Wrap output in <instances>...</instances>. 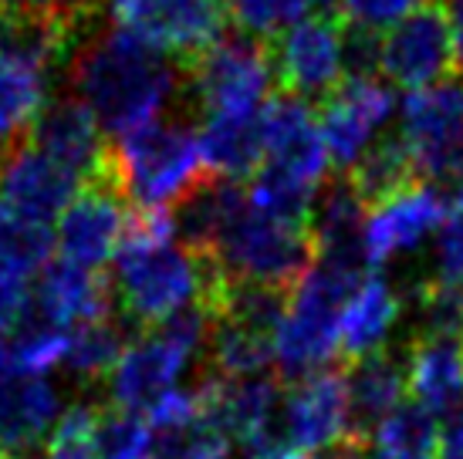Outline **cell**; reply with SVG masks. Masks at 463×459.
Returning a JSON list of instances; mask_svg holds the SVG:
<instances>
[{
	"label": "cell",
	"instance_id": "obj_16",
	"mask_svg": "<svg viewBox=\"0 0 463 459\" xmlns=\"http://www.w3.org/2000/svg\"><path fill=\"white\" fill-rule=\"evenodd\" d=\"M453 192H443L430 183H416L399 196L379 203L365 220V254L369 267L379 270L402 254H416L433 233H439L450 213Z\"/></svg>",
	"mask_w": 463,
	"mask_h": 459
},
{
	"label": "cell",
	"instance_id": "obj_5",
	"mask_svg": "<svg viewBox=\"0 0 463 459\" xmlns=\"http://www.w3.org/2000/svg\"><path fill=\"white\" fill-rule=\"evenodd\" d=\"M210 260L227 281L295 291L315 260V247L308 227L260 213L247 200L244 210L223 227Z\"/></svg>",
	"mask_w": 463,
	"mask_h": 459
},
{
	"label": "cell",
	"instance_id": "obj_14",
	"mask_svg": "<svg viewBox=\"0 0 463 459\" xmlns=\"http://www.w3.org/2000/svg\"><path fill=\"white\" fill-rule=\"evenodd\" d=\"M126 200L109 183H91L81 186L71 206H68L58 227H54V240L61 247V257L89 270H105L112 264L126 243L129 233V217L126 213Z\"/></svg>",
	"mask_w": 463,
	"mask_h": 459
},
{
	"label": "cell",
	"instance_id": "obj_2",
	"mask_svg": "<svg viewBox=\"0 0 463 459\" xmlns=\"http://www.w3.org/2000/svg\"><path fill=\"white\" fill-rule=\"evenodd\" d=\"M220 284V270L210 257L186 250L176 237V220L169 213H136L116 257L112 291L126 321L153 332L180 311L206 304Z\"/></svg>",
	"mask_w": 463,
	"mask_h": 459
},
{
	"label": "cell",
	"instance_id": "obj_46",
	"mask_svg": "<svg viewBox=\"0 0 463 459\" xmlns=\"http://www.w3.org/2000/svg\"><path fill=\"white\" fill-rule=\"evenodd\" d=\"M7 52V38H4V17H0V58Z\"/></svg>",
	"mask_w": 463,
	"mask_h": 459
},
{
	"label": "cell",
	"instance_id": "obj_39",
	"mask_svg": "<svg viewBox=\"0 0 463 459\" xmlns=\"http://www.w3.org/2000/svg\"><path fill=\"white\" fill-rule=\"evenodd\" d=\"M437 0H345V21L348 24L369 27V31H379V27H392L399 24L402 17L423 11V7H433Z\"/></svg>",
	"mask_w": 463,
	"mask_h": 459
},
{
	"label": "cell",
	"instance_id": "obj_32",
	"mask_svg": "<svg viewBox=\"0 0 463 459\" xmlns=\"http://www.w3.org/2000/svg\"><path fill=\"white\" fill-rule=\"evenodd\" d=\"M122 351H126V332H122V324L112 318H99V321H89V324H78L75 332L68 334L65 365L75 379L95 382V379L116 371Z\"/></svg>",
	"mask_w": 463,
	"mask_h": 459
},
{
	"label": "cell",
	"instance_id": "obj_24",
	"mask_svg": "<svg viewBox=\"0 0 463 459\" xmlns=\"http://www.w3.org/2000/svg\"><path fill=\"white\" fill-rule=\"evenodd\" d=\"M260 112L206 115L203 118V126H200V145H203L206 173H213V179L241 183L244 176L254 179V173L264 166V126H260Z\"/></svg>",
	"mask_w": 463,
	"mask_h": 459
},
{
	"label": "cell",
	"instance_id": "obj_43",
	"mask_svg": "<svg viewBox=\"0 0 463 459\" xmlns=\"http://www.w3.org/2000/svg\"><path fill=\"white\" fill-rule=\"evenodd\" d=\"M447 24H450V38H453V58H457V68L463 75V0H447Z\"/></svg>",
	"mask_w": 463,
	"mask_h": 459
},
{
	"label": "cell",
	"instance_id": "obj_22",
	"mask_svg": "<svg viewBox=\"0 0 463 459\" xmlns=\"http://www.w3.org/2000/svg\"><path fill=\"white\" fill-rule=\"evenodd\" d=\"M406 389H410L406 351H396V348L386 344L375 355L352 361L345 371L352 439L373 446V433L383 426L389 412L399 406V398H402Z\"/></svg>",
	"mask_w": 463,
	"mask_h": 459
},
{
	"label": "cell",
	"instance_id": "obj_25",
	"mask_svg": "<svg viewBox=\"0 0 463 459\" xmlns=\"http://www.w3.org/2000/svg\"><path fill=\"white\" fill-rule=\"evenodd\" d=\"M410 389L437 416L463 406V342L460 338H412L406 348Z\"/></svg>",
	"mask_w": 463,
	"mask_h": 459
},
{
	"label": "cell",
	"instance_id": "obj_40",
	"mask_svg": "<svg viewBox=\"0 0 463 459\" xmlns=\"http://www.w3.org/2000/svg\"><path fill=\"white\" fill-rule=\"evenodd\" d=\"M27 314H31L27 277H21V274H14V270L0 264V334L14 332Z\"/></svg>",
	"mask_w": 463,
	"mask_h": 459
},
{
	"label": "cell",
	"instance_id": "obj_37",
	"mask_svg": "<svg viewBox=\"0 0 463 459\" xmlns=\"http://www.w3.org/2000/svg\"><path fill=\"white\" fill-rule=\"evenodd\" d=\"M14 355L17 361L24 365V371L31 375H48L52 369L58 365H65V355H68V334L61 328H52V324H44V321H31L27 328L17 332L14 338Z\"/></svg>",
	"mask_w": 463,
	"mask_h": 459
},
{
	"label": "cell",
	"instance_id": "obj_38",
	"mask_svg": "<svg viewBox=\"0 0 463 459\" xmlns=\"http://www.w3.org/2000/svg\"><path fill=\"white\" fill-rule=\"evenodd\" d=\"M433 267H437L433 281L463 287V190L453 192L450 213H447V220H443V227L437 233Z\"/></svg>",
	"mask_w": 463,
	"mask_h": 459
},
{
	"label": "cell",
	"instance_id": "obj_11",
	"mask_svg": "<svg viewBox=\"0 0 463 459\" xmlns=\"http://www.w3.org/2000/svg\"><path fill=\"white\" fill-rule=\"evenodd\" d=\"M396 112L392 85L383 78H345L332 98L318 108L325 149L332 166L345 176L362 155L369 153L375 136L383 139V128Z\"/></svg>",
	"mask_w": 463,
	"mask_h": 459
},
{
	"label": "cell",
	"instance_id": "obj_6",
	"mask_svg": "<svg viewBox=\"0 0 463 459\" xmlns=\"http://www.w3.org/2000/svg\"><path fill=\"white\" fill-rule=\"evenodd\" d=\"M210 311L206 304H194L180 311L176 318L159 324L153 332H142L136 342L126 344V351L118 358L116 371H112V406L139 412L159 402V398L173 392V382L190 358L203 348L210 338Z\"/></svg>",
	"mask_w": 463,
	"mask_h": 459
},
{
	"label": "cell",
	"instance_id": "obj_34",
	"mask_svg": "<svg viewBox=\"0 0 463 459\" xmlns=\"http://www.w3.org/2000/svg\"><path fill=\"white\" fill-rule=\"evenodd\" d=\"M95 456L99 459H153V426L139 412L102 406L95 426Z\"/></svg>",
	"mask_w": 463,
	"mask_h": 459
},
{
	"label": "cell",
	"instance_id": "obj_19",
	"mask_svg": "<svg viewBox=\"0 0 463 459\" xmlns=\"http://www.w3.org/2000/svg\"><path fill=\"white\" fill-rule=\"evenodd\" d=\"M352 439L342 371L325 369L291 389L284 402V443L298 453H328Z\"/></svg>",
	"mask_w": 463,
	"mask_h": 459
},
{
	"label": "cell",
	"instance_id": "obj_10",
	"mask_svg": "<svg viewBox=\"0 0 463 459\" xmlns=\"http://www.w3.org/2000/svg\"><path fill=\"white\" fill-rule=\"evenodd\" d=\"M270 64L284 95L322 105L345 81L342 21L335 14L305 17L270 44Z\"/></svg>",
	"mask_w": 463,
	"mask_h": 459
},
{
	"label": "cell",
	"instance_id": "obj_47",
	"mask_svg": "<svg viewBox=\"0 0 463 459\" xmlns=\"http://www.w3.org/2000/svg\"><path fill=\"white\" fill-rule=\"evenodd\" d=\"M0 459H17V456H14V453H4V449H0Z\"/></svg>",
	"mask_w": 463,
	"mask_h": 459
},
{
	"label": "cell",
	"instance_id": "obj_42",
	"mask_svg": "<svg viewBox=\"0 0 463 459\" xmlns=\"http://www.w3.org/2000/svg\"><path fill=\"white\" fill-rule=\"evenodd\" d=\"M99 4L102 0H44L41 11L54 14V17H65V21H91Z\"/></svg>",
	"mask_w": 463,
	"mask_h": 459
},
{
	"label": "cell",
	"instance_id": "obj_29",
	"mask_svg": "<svg viewBox=\"0 0 463 459\" xmlns=\"http://www.w3.org/2000/svg\"><path fill=\"white\" fill-rule=\"evenodd\" d=\"M439 449V416L423 402H399L373 433L379 459H433Z\"/></svg>",
	"mask_w": 463,
	"mask_h": 459
},
{
	"label": "cell",
	"instance_id": "obj_26",
	"mask_svg": "<svg viewBox=\"0 0 463 459\" xmlns=\"http://www.w3.org/2000/svg\"><path fill=\"white\" fill-rule=\"evenodd\" d=\"M247 203V190L231 179H206L203 186H196L176 210V237L186 250L200 257H213L223 227L231 223Z\"/></svg>",
	"mask_w": 463,
	"mask_h": 459
},
{
	"label": "cell",
	"instance_id": "obj_4",
	"mask_svg": "<svg viewBox=\"0 0 463 459\" xmlns=\"http://www.w3.org/2000/svg\"><path fill=\"white\" fill-rule=\"evenodd\" d=\"M369 274L311 260L308 274L291 291L288 318L274 338V361L281 382H305L325 371L342 348V311Z\"/></svg>",
	"mask_w": 463,
	"mask_h": 459
},
{
	"label": "cell",
	"instance_id": "obj_18",
	"mask_svg": "<svg viewBox=\"0 0 463 459\" xmlns=\"http://www.w3.org/2000/svg\"><path fill=\"white\" fill-rule=\"evenodd\" d=\"M61 408V396L48 379L24 371L11 342H0V449L21 456L48 439Z\"/></svg>",
	"mask_w": 463,
	"mask_h": 459
},
{
	"label": "cell",
	"instance_id": "obj_33",
	"mask_svg": "<svg viewBox=\"0 0 463 459\" xmlns=\"http://www.w3.org/2000/svg\"><path fill=\"white\" fill-rule=\"evenodd\" d=\"M311 0H227V14L244 38H254L260 44L288 34L295 24L308 17Z\"/></svg>",
	"mask_w": 463,
	"mask_h": 459
},
{
	"label": "cell",
	"instance_id": "obj_17",
	"mask_svg": "<svg viewBox=\"0 0 463 459\" xmlns=\"http://www.w3.org/2000/svg\"><path fill=\"white\" fill-rule=\"evenodd\" d=\"M78 192L81 179L71 176L65 166H58L52 155H44L27 139L0 155V200L21 217L52 227V220L54 223L61 220Z\"/></svg>",
	"mask_w": 463,
	"mask_h": 459
},
{
	"label": "cell",
	"instance_id": "obj_1",
	"mask_svg": "<svg viewBox=\"0 0 463 459\" xmlns=\"http://www.w3.org/2000/svg\"><path fill=\"white\" fill-rule=\"evenodd\" d=\"M68 85L118 142L166 118L186 95V68L126 27L95 24L68 61Z\"/></svg>",
	"mask_w": 463,
	"mask_h": 459
},
{
	"label": "cell",
	"instance_id": "obj_7",
	"mask_svg": "<svg viewBox=\"0 0 463 459\" xmlns=\"http://www.w3.org/2000/svg\"><path fill=\"white\" fill-rule=\"evenodd\" d=\"M399 139L406 142L416 176L443 192L463 190V75L410 91L399 108Z\"/></svg>",
	"mask_w": 463,
	"mask_h": 459
},
{
	"label": "cell",
	"instance_id": "obj_3",
	"mask_svg": "<svg viewBox=\"0 0 463 459\" xmlns=\"http://www.w3.org/2000/svg\"><path fill=\"white\" fill-rule=\"evenodd\" d=\"M206 183L200 128L166 115L112 145V186L136 213H169Z\"/></svg>",
	"mask_w": 463,
	"mask_h": 459
},
{
	"label": "cell",
	"instance_id": "obj_31",
	"mask_svg": "<svg viewBox=\"0 0 463 459\" xmlns=\"http://www.w3.org/2000/svg\"><path fill=\"white\" fill-rule=\"evenodd\" d=\"M54 230L48 223L21 217L0 200V264L21 277H31L52 264Z\"/></svg>",
	"mask_w": 463,
	"mask_h": 459
},
{
	"label": "cell",
	"instance_id": "obj_13",
	"mask_svg": "<svg viewBox=\"0 0 463 459\" xmlns=\"http://www.w3.org/2000/svg\"><path fill=\"white\" fill-rule=\"evenodd\" d=\"M260 126H264V166L298 179L308 190H322L328 183L332 159L311 102L281 91L264 105Z\"/></svg>",
	"mask_w": 463,
	"mask_h": 459
},
{
	"label": "cell",
	"instance_id": "obj_35",
	"mask_svg": "<svg viewBox=\"0 0 463 459\" xmlns=\"http://www.w3.org/2000/svg\"><path fill=\"white\" fill-rule=\"evenodd\" d=\"M463 287L423 281L416 287V334L412 338H460Z\"/></svg>",
	"mask_w": 463,
	"mask_h": 459
},
{
	"label": "cell",
	"instance_id": "obj_28",
	"mask_svg": "<svg viewBox=\"0 0 463 459\" xmlns=\"http://www.w3.org/2000/svg\"><path fill=\"white\" fill-rule=\"evenodd\" d=\"M352 179V186L359 190V196L369 206H379L399 196L402 190L416 186V163H412L406 142L399 136H383L369 145V153L362 155L359 163L345 173Z\"/></svg>",
	"mask_w": 463,
	"mask_h": 459
},
{
	"label": "cell",
	"instance_id": "obj_23",
	"mask_svg": "<svg viewBox=\"0 0 463 459\" xmlns=\"http://www.w3.org/2000/svg\"><path fill=\"white\" fill-rule=\"evenodd\" d=\"M399 314H402V294L379 270L369 274L342 311V355L348 361H359L386 348Z\"/></svg>",
	"mask_w": 463,
	"mask_h": 459
},
{
	"label": "cell",
	"instance_id": "obj_9",
	"mask_svg": "<svg viewBox=\"0 0 463 459\" xmlns=\"http://www.w3.org/2000/svg\"><path fill=\"white\" fill-rule=\"evenodd\" d=\"M116 27L153 41L183 68L227 38V0H102Z\"/></svg>",
	"mask_w": 463,
	"mask_h": 459
},
{
	"label": "cell",
	"instance_id": "obj_27",
	"mask_svg": "<svg viewBox=\"0 0 463 459\" xmlns=\"http://www.w3.org/2000/svg\"><path fill=\"white\" fill-rule=\"evenodd\" d=\"M54 71L4 52L0 58V145H17L52 102Z\"/></svg>",
	"mask_w": 463,
	"mask_h": 459
},
{
	"label": "cell",
	"instance_id": "obj_41",
	"mask_svg": "<svg viewBox=\"0 0 463 459\" xmlns=\"http://www.w3.org/2000/svg\"><path fill=\"white\" fill-rule=\"evenodd\" d=\"M437 459H463V406L453 408L439 429Z\"/></svg>",
	"mask_w": 463,
	"mask_h": 459
},
{
	"label": "cell",
	"instance_id": "obj_36",
	"mask_svg": "<svg viewBox=\"0 0 463 459\" xmlns=\"http://www.w3.org/2000/svg\"><path fill=\"white\" fill-rule=\"evenodd\" d=\"M227 453L231 436L206 416L173 433H153V459H227Z\"/></svg>",
	"mask_w": 463,
	"mask_h": 459
},
{
	"label": "cell",
	"instance_id": "obj_20",
	"mask_svg": "<svg viewBox=\"0 0 463 459\" xmlns=\"http://www.w3.org/2000/svg\"><path fill=\"white\" fill-rule=\"evenodd\" d=\"M112 301H116V291L102 270L78 267L65 257H58L41 270L38 287L31 294V314L52 328L89 324V321L109 318Z\"/></svg>",
	"mask_w": 463,
	"mask_h": 459
},
{
	"label": "cell",
	"instance_id": "obj_44",
	"mask_svg": "<svg viewBox=\"0 0 463 459\" xmlns=\"http://www.w3.org/2000/svg\"><path fill=\"white\" fill-rule=\"evenodd\" d=\"M44 0H0V14H27V11H41Z\"/></svg>",
	"mask_w": 463,
	"mask_h": 459
},
{
	"label": "cell",
	"instance_id": "obj_15",
	"mask_svg": "<svg viewBox=\"0 0 463 459\" xmlns=\"http://www.w3.org/2000/svg\"><path fill=\"white\" fill-rule=\"evenodd\" d=\"M27 142L81 179V186L112 179V149L105 142L102 126L75 95H58L44 105V112L27 132Z\"/></svg>",
	"mask_w": 463,
	"mask_h": 459
},
{
	"label": "cell",
	"instance_id": "obj_12",
	"mask_svg": "<svg viewBox=\"0 0 463 459\" xmlns=\"http://www.w3.org/2000/svg\"><path fill=\"white\" fill-rule=\"evenodd\" d=\"M453 68H457V58H453L450 24H447L443 7H437V4L402 17L383 38L379 75L396 89H433L443 78L457 75Z\"/></svg>",
	"mask_w": 463,
	"mask_h": 459
},
{
	"label": "cell",
	"instance_id": "obj_21",
	"mask_svg": "<svg viewBox=\"0 0 463 459\" xmlns=\"http://www.w3.org/2000/svg\"><path fill=\"white\" fill-rule=\"evenodd\" d=\"M278 396H281V379H270V375L220 379L213 371H206V379L196 385V398L206 419L220 426L227 436L241 439L244 446L274 433Z\"/></svg>",
	"mask_w": 463,
	"mask_h": 459
},
{
	"label": "cell",
	"instance_id": "obj_45",
	"mask_svg": "<svg viewBox=\"0 0 463 459\" xmlns=\"http://www.w3.org/2000/svg\"><path fill=\"white\" fill-rule=\"evenodd\" d=\"M311 4H315V7H322V11H338V7H345V0H311Z\"/></svg>",
	"mask_w": 463,
	"mask_h": 459
},
{
	"label": "cell",
	"instance_id": "obj_30",
	"mask_svg": "<svg viewBox=\"0 0 463 459\" xmlns=\"http://www.w3.org/2000/svg\"><path fill=\"white\" fill-rule=\"evenodd\" d=\"M206 358L210 371L220 379H258L274 361V338L258 332H247L233 321H210V338H206Z\"/></svg>",
	"mask_w": 463,
	"mask_h": 459
},
{
	"label": "cell",
	"instance_id": "obj_8",
	"mask_svg": "<svg viewBox=\"0 0 463 459\" xmlns=\"http://www.w3.org/2000/svg\"><path fill=\"white\" fill-rule=\"evenodd\" d=\"M270 48L244 34H227L186 68V95L206 115H250L270 102Z\"/></svg>",
	"mask_w": 463,
	"mask_h": 459
}]
</instances>
